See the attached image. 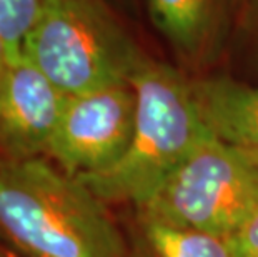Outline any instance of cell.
<instances>
[{"instance_id": "6da1fadb", "label": "cell", "mask_w": 258, "mask_h": 257, "mask_svg": "<svg viewBox=\"0 0 258 257\" xmlns=\"http://www.w3.org/2000/svg\"><path fill=\"white\" fill-rule=\"evenodd\" d=\"M0 237L19 257H130L105 202L45 156L0 157Z\"/></svg>"}, {"instance_id": "7a4b0ae2", "label": "cell", "mask_w": 258, "mask_h": 257, "mask_svg": "<svg viewBox=\"0 0 258 257\" xmlns=\"http://www.w3.org/2000/svg\"><path fill=\"white\" fill-rule=\"evenodd\" d=\"M130 85L137 106L127 152L112 169L82 180L105 204L140 207L212 132L182 70L145 56Z\"/></svg>"}, {"instance_id": "3957f363", "label": "cell", "mask_w": 258, "mask_h": 257, "mask_svg": "<svg viewBox=\"0 0 258 257\" xmlns=\"http://www.w3.org/2000/svg\"><path fill=\"white\" fill-rule=\"evenodd\" d=\"M22 56L77 95L130 84L147 54L103 0H45Z\"/></svg>"}, {"instance_id": "277c9868", "label": "cell", "mask_w": 258, "mask_h": 257, "mask_svg": "<svg viewBox=\"0 0 258 257\" xmlns=\"http://www.w3.org/2000/svg\"><path fill=\"white\" fill-rule=\"evenodd\" d=\"M256 207L258 167L210 135L144 205L134 211L228 239Z\"/></svg>"}, {"instance_id": "5b68a950", "label": "cell", "mask_w": 258, "mask_h": 257, "mask_svg": "<svg viewBox=\"0 0 258 257\" xmlns=\"http://www.w3.org/2000/svg\"><path fill=\"white\" fill-rule=\"evenodd\" d=\"M135 106L130 84L69 95L45 157L79 179L112 169L130 145Z\"/></svg>"}, {"instance_id": "8992f818", "label": "cell", "mask_w": 258, "mask_h": 257, "mask_svg": "<svg viewBox=\"0 0 258 257\" xmlns=\"http://www.w3.org/2000/svg\"><path fill=\"white\" fill-rule=\"evenodd\" d=\"M67 97L25 56L9 59L0 77V152L4 157L47 156Z\"/></svg>"}, {"instance_id": "52a82bcc", "label": "cell", "mask_w": 258, "mask_h": 257, "mask_svg": "<svg viewBox=\"0 0 258 257\" xmlns=\"http://www.w3.org/2000/svg\"><path fill=\"white\" fill-rule=\"evenodd\" d=\"M148 19L186 65H203L220 50L237 0H145Z\"/></svg>"}, {"instance_id": "ba28073f", "label": "cell", "mask_w": 258, "mask_h": 257, "mask_svg": "<svg viewBox=\"0 0 258 257\" xmlns=\"http://www.w3.org/2000/svg\"><path fill=\"white\" fill-rule=\"evenodd\" d=\"M191 90L213 137L258 167V85L215 75L191 80Z\"/></svg>"}, {"instance_id": "9c48e42d", "label": "cell", "mask_w": 258, "mask_h": 257, "mask_svg": "<svg viewBox=\"0 0 258 257\" xmlns=\"http://www.w3.org/2000/svg\"><path fill=\"white\" fill-rule=\"evenodd\" d=\"M130 257H233L228 239L134 212Z\"/></svg>"}, {"instance_id": "30bf717a", "label": "cell", "mask_w": 258, "mask_h": 257, "mask_svg": "<svg viewBox=\"0 0 258 257\" xmlns=\"http://www.w3.org/2000/svg\"><path fill=\"white\" fill-rule=\"evenodd\" d=\"M45 0H0V37L9 59L22 54V47Z\"/></svg>"}, {"instance_id": "8fae6325", "label": "cell", "mask_w": 258, "mask_h": 257, "mask_svg": "<svg viewBox=\"0 0 258 257\" xmlns=\"http://www.w3.org/2000/svg\"><path fill=\"white\" fill-rule=\"evenodd\" d=\"M233 257H258V207L228 237Z\"/></svg>"}, {"instance_id": "7c38bea8", "label": "cell", "mask_w": 258, "mask_h": 257, "mask_svg": "<svg viewBox=\"0 0 258 257\" xmlns=\"http://www.w3.org/2000/svg\"><path fill=\"white\" fill-rule=\"evenodd\" d=\"M7 60H9V50H7V45H5V42L2 40V37H0V77H2L4 70H5V65H7Z\"/></svg>"}, {"instance_id": "4fadbf2b", "label": "cell", "mask_w": 258, "mask_h": 257, "mask_svg": "<svg viewBox=\"0 0 258 257\" xmlns=\"http://www.w3.org/2000/svg\"><path fill=\"white\" fill-rule=\"evenodd\" d=\"M250 17L255 30L258 32V0H250Z\"/></svg>"}, {"instance_id": "5bb4252c", "label": "cell", "mask_w": 258, "mask_h": 257, "mask_svg": "<svg viewBox=\"0 0 258 257\" xmlns=\"http://www.w3.org/2000/svg\"><path fill=\"white\" fill-rule=\"evenodd\" d=\"M0 257H17V255H14L12 252H7V250H0Z\"/></svg>"}, {"instance_id": "9a60e30c", "label": "cell", "mask_w": 258, "mask_h": 257, "mask_svg": "<svg viewBox=\"0 0 258 257\" xmlns=\"http://www.w3.org/2000/svg\"><path fill=\"white\" fill-rule=\"evenodd\" d=\"M0 250H2V249H0Z\"/></svg>"}]
</instances>
